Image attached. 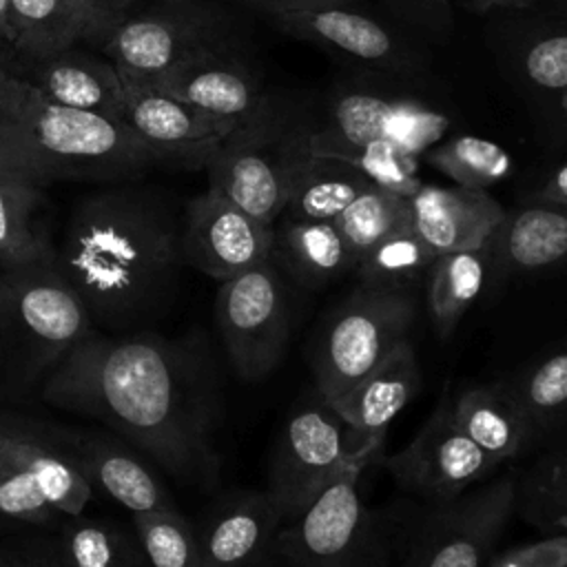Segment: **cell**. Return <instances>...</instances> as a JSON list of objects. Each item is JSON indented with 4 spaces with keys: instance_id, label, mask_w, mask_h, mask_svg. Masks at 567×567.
I'll return each mask as SVG.
<instances>
[{
    "instance_id": "cell-1",
    "label": "cell",
    "mask_w": 567,
    "mask_h": 567,
    "mask_svg": "<svg viewBox=\"0 0 567 567\" xmlns=\"http://www.w3.org/2000/svg\"><path fill=\"white\" fill-rule=\"evenodd\" d=\"M38 392L58 410L104 423L184 483L208 489L219 478L221 394L199 334L95 330L44 377Z\"/></svg>"
},
{
    "instance_id": "cell-2",
    "label": "cell",
    "mask_w": 567,
    "mask_h": 567,
    "mask_svg": "<svg viewBox=\"0 0 567 567\" xmlns=\"http://www.w3.org/2000/svg\"><path fill=\"white\" fill-rule=\"evenodd\" d=\"M182 221L166 193L120 182L80 197L64 224L58 270L95 330H146L177 292Z\"/></svg>"
},
{
    "instance_id": "cell-3",
    "label": "cell",
    "mask_w": 567,
    "mask_h": 567,
    "mask_svg": "<svg viewBox=\"0 0 567 567\" xmlns=\"http://www.w3.org/2000/svg\"><path fill=\"white\" fill-rule=\"evenodd\" d=\"M120 120L62 106L13 71L0 75V168L51 182H135L157 166Z\"/></svg>"
},
{
    "instance_id": "cell-4",
    "label": "cell",
    "mask_w": 567,
    "mask_h": 567,
    "mask_svg": "<svg viewBox=\"0 0 567 567\" xmlns=\"http://www.w3.org/2000/svg\"><path fill=\"white\" fill-rule=\"evenodd\" d=\"M95 326L58 264L0 266V388L40 390Z\"/></svg>"
},
{
    "instance_id": "cell-5",
    "label": "cell",
    "mask_w": 567,
    "mask_h": 567,
    "mask_svg": "<svg viewBox=\"0 0 567 567\" xmlns=\"http://www.w3.org/2000/svg\"><path fill=\"white\" fill-rule=\"evenodd\" d=\"M383 443L357 450L295 514L281 520L275 554L284 567H392L394 538L361 494V474Z\"/></svg>"
},
{
    "instance_id": "cell-6",
    "label": "cell",
    "mask_w": 567,
    "mask_h": 567,
    "mask_svg": "<svg viewBox=\"0 0 567 567\" xmlns=\"http://www.w3.org/2000/svg\"><path fill=\"white\" fill-rule=\"evenodd\" d=\"M414 319L412 290L359 284L326 315L312 339L310 368L319 396L330 403L361 381L408 339Z\"/></svg>"
},
{
    "instance_id": "cell-7",
    "label": "cell",
    "mask_w": 567,
    "mask_h": 567,
    "mask_svg": "<svg viewBox=\"0 0 567 567\" xmlns=\"http://www.w3.org/2000/svg\"><path fill=\"white\" fill-rule=\"evenodd\" d=\"M228 13L210 0H155L126 13L102 49L124 80L146 84L188 58L224 47Z\"/></svg>"
},
{
    "instance_id": "cell-8",
    "label": "cell",
    "mask_w": 567,
    "mask_h": 567,
    "mask_svg": "<svg viewBox=\"0 0 567 567\" xmlns=\"http://www.w3.org/2000/svg\"><path fill=\"white\" fill-rule=\"evenodd\" d=\"M290 321L288 284L272 257L219 281L215 323L239 379L261 381L281 363Z\"/></svg>"
},
{
    "instance_id": "cell-9",
    "label": "cell",
    "mask_w": 567,
    "mask_h": 567,
    "mask_svg": "<svg viewBox=\"0 0 567 567\" xmlns=\"http://www.w3.org/2000/svg\"><path fill=\"white\" fill-rule=\"evenodd\" d=\"M363 445L368 443H359L317 392V399L299 403L286 416L270 454L264 492L286 518L301 509Z\"/></svg>"
},
{
    "instance_id": "cell-10",
    "label": "cell",
    "mask_w": 567,
    "mask_h": 567,
    "mask_svg": "<svg viewBox=\"0 0 567 567\" xmlns=\"http://www.w3.org/2000/svg\"><path fill=\"white\" fill-rule=\"evenodd\" d=\"M516 474L434 503L408 545L403 567H487L516 503Z\"/></svg>"
},
{
    "instance_id": "cell-11",
    "label": "cell",
    "mask_w": 567,
    "mask_h": 567,
    "mask_svg": "<svg viewBox=\"0 0 567 567\" xmlns=\"http://www.w3.org/2000/svg\"><path fill=\"white\" fill-rule=\"evenodd\" d=\"M383 467L396 487L430 503H445L492 476L501 463L485 454L454 421L445 394L421 430Z\"/></svg>"
},
{
    "instance_id": "cell-12",
    "label": "cell",
    "mask_w": 567,
    "mask_h": 567,
    "mask_svg": "<svg viewBox=\"0 0 567 567\" xmlns=\"http://www.w3.org/2000/svg\"><path fill=\"white\" fill-rule=\"evenodd\" d=\"M447 124L445 115L416 102L350 93L334 104L332 126L297 137L292 144L308 155L334 159L374 146H388L416 157L441 140Z\"/></svg>"
},
{
    "instance_id": "cell-13",
    "label": "cell",
    "mask_w": 567,
    "mask_h": 567,
    "mask_svg": "<svg viewBox=\"0 0 567 567\" xmlns=\"http://www.w3.org/2000/svg\"><path fill=\"white\" fill-rule=\"evenodd\" d=\"M179 246L186 266L226 281L272 257L275 226L257 221L208 186L184 208Z\"/></svg>"
},
{
    "instance_id": "cell-14",
    "label": "cell",
    "mask_w": 567,
    "mask_h": 567,
    "mask_svg": "<svg viewBox=\"0 0 567 567\" xmlns=\"http://www.w3.org/2000/svg\"><path fill=\"white\" fill-rule=\"evenodd\" d=\"M208 186L261 224L275 226L288 197V142L268 122L237 126L210 155Z\"/></svg>"
},
{
    "instance_id": "cell-15",
    "label": "cell",
    "mask_w": 567,
    "mask_h": 567,
    "mask_svg": "<svg viewBox=\"0 0 567 567\" xmlns=\"http://www.w3.org/2000/svg\"><path fill=\"white\" fill-rule=\"evenodd\" d=\"M120 120L151 148L159 164L182 168H206L224 137L237 128L230 120L128 80H124Z\"/></svg>"
},
{
    "instance_id": "cell-16",
    "label": "cell",
    "mask_w": 567,
    "mask_h": 567,
    "mask_svg": "<svg viewBox=\"0 0 567 567\" xmlns=\"http://www.w3.org/2000/svg\"><path fill=\"white\" fill-rule=\"evenodd\" d=\"M137 84V82H135ZM146 86L188 102L237 126L266 122L268 104L255 73L226 44L202 51Z\"/></svg>"
},
{
    "instance_id": "cell-17",
    "label": "cell",
    "mask_w": 567,
    "mask_h": 567,
    "mask_svg": "<svg viewBox=\"0 0 567 567\" xmlns=\"http://www.w3.org/2000/svg\"><path fill=\"white\" fill-rule=\"evenodd\" d=\"M281 514L266 492H233L217 501L199 527V567H252L275 549Z\"/></svg>"
},
{
    "instance_id": "cell-18",
    "label": "cell",
    "mask_w": 567,
    "mask_h": 567,
    "mask_svg": "<svg viewBox=\"0 0 567 567\" xmlns=\"http://www.w3.org/2000/svg\"><path fill=\"white\" fill-rule=\"evenodd\" d=\"M410 206L412 228L434 255L485 248L505 217L487 190L465 186L421 184Z\"/></svg>"
},
{
    "instance_id": "cell-19",
    "label": "cell",
    "mask_w": 567,
    "mask_h": 567,
    "mask_svg": "<svg viewBox=\"0 0 567 567\" xmlns=\"http://www.w3.org/2000/svg\"><path fill=\"white\" fill-rule=\"evenodd\" d=\"M419 388V359L414 346L405 339L361 381L330 401V408L359 443H383L388 425L416 396Z\"/></svg>"
},
{
    "instance_id": "cell-20",
    "label": "cell",
    "mask_w": 567,
    "mask_h": 567,
    "mask_svg": "<svg viewBox=\"0 0 567 567\" xmlns=\"http://www.w3.org/2000/svg\"><path fill=\"white\" fill-rule=\"evenodd\" d=\"M13 71L31 82L44 97L62 106L120 120L124 80L106 55L71 47L49 58L27 62L22 73L16 66Z\"/></svg>"
},
{
    "instance_id": "cell-21",
    "label": "cell",
    "mask_w": 567,
    "mask_h": 567,
    "mask_svg": "<svg viewBox=\"0 0 567 567\" xmlns=\"http://www.w3.org/2000/svg\"><path fill=\"white\" fill-rule=\"evenodd\" d=\"M69 452L91 485L104 489L131 514L175 507L162 481L124 447L120 436L71 427Z\"/></svg>"
},
{
    "instance_id": "cell-22",
    "label": "cell",
    "mask_w": 567,
    "mask_h": 567,
    "mask_svg": "<svg viewBox=\"0 0 567 567\" xmlns=\"http://www.w3.org/2000/svg\"><path fill=\"white\" fill-rule=\"evenodd\" d=\"M9 16L13 24L11 47L27 62L49 58L80 42L102 47L115 27L82 0H9Z\"/></svg>"
},
{
    "instance_id": "cell-23",
    "label": "cell",
    "mask_w": 567,
    "mask_h": 567,
    "mask_svg": "<svg viewBox=\"0 0 567 567\" xmlns=\"http://www.w3.org/2000/svg\"><path fill=\"white\" fill-rule=\"evenodd\" d=\"M556 204L505 213L487 241V252L507 272L532 275L567 261V210Z\"/></svg>"
},
{
    "instance_id": "cell-24",
    "label": "cell",
    "mask_w": 567,
    "mask_h": 567,
    "mask_svg": "<svg viewBox=\"0 0 567 567\" xmlns=\"http://www.w3.org/2000/svg\"><path fill=\"white\" fill-rule=\"evenodd\" d=\"M372 182L354 166L334 157L299 151L288 142V197L281 217L332 221Z\"/></svg>"
},
{
    "instance_id": "cell-25",
    "label": "cell",
    "mask_w": 567,
    "mask_h": 567,
    "mask_svg": "<svg viewBox=\"0 0 567 567\" xmlns=\"http://www.w3.org/2000/svg\"><path fill=\"white\" fill-rule=\"evenodd\" d=\"M527 430V447L567 430V341L498 381Z\"/></svg>"
},
{
    "instance_id": "cell-26",
    "label": "cell",
    "mask_w": 567,
    "mask_h": 567,
    "mask_svg": "<svg viewBox=\"0 0 567 567\" xmlns=\"http://www.w3.org/2000/svg\"><path fill=\"white\" fill-rule=\"evenodd\" d=\"M277 221L272 259L297 284L317 288L354 272L357 257L334 221L290 217Z\"/></svg>"
},
{
    "instance_id": "cell-27",
    "label": "cell",
    "mask_w": 567,
    "mask_h": 567,
    "mask_svg": "<svg viewBox=\"0 0 567 567\" xmlns=\"http://www.w3.org/2000/svg\"><path fill=\"white\" fill-rule=\"evenodd\" d=\"M268 18L288 35L332 47L361 60H385L394 53L392 33L352 7H288L270 11Z\"/></svg>"
},
{
    "instance_id": "cell-28",
    "label": "cell",
    "mask_w": 567,
    "mask_h": 567,
    "mask_svg": "<svg viewBox=\"0 0 567 567\" xmlns=\"http://www.w3.org/2000/svg\"><path fill=\"white\" fill-rule=\"evenodd\" d=\"M38 567H151L137 536L100 518H66L58 536L27 551Z\"/></svg>"
},
{
    "instance_id": "cell-29",
    "label": "cell",
    "mask_w": 567,
    "mask_h": 567,
    "mask_svg": "<svg viewBox=\"0 0 567 567\" xmlns=\"http://www.w3.org/2000/svg\"><path fill=\"white\" fill-rule=\"evenodd\" d=\"M44 186L0 168V266L58 264V248L38 224Z\"/></svg>"
},
{
    "instance_id": "cell-30",
    "label": "cell",
    "mask_w": 567,
    "mask_h": 567,
    "mask_svg": "<svg viewBox=\"0 0 567 567\" xmlns=\"http://www.w3.org/2000/svg\"><path fill=\"white\" fill-rule=\"evenodd\" d=\"M456 425L501 465L527 450V430L523 416L501 388L474 385L452 399Z\"/></svg>"
},
{
    "instance_id": "cell-31",
    "label": "cell",
    "mask_w": 567,
    "mask_h": 567,
    "mask_svg": "<svg viewBox=\"0 0 567 567\" xmlns=\"http://www.w3.org/2000/svg\"><path fill=\"white\" fill-rule=\"evenodd\" d=\"M487 246L434 257L427 270V310L441 337L452 334L481 297L487 281Z\"/></svg>"
},
{
    "instance_id": "cell-32",
    "label": "cell",
    "mask_w": 567,
    "mask_h": 567,
    "mask_svg": "<svg viewBox=\"0 0 567 567\" xmlns=\"http://www.w3.org/2000/svg\"><path fill=\"white\" fill-rule=\"evenodd\" d=\"M514 512L543 534L567 532V439L540 454L518 478Z\"/></svg>"
},
{
    "instance_id": "cell-33",
    "label": "cell",
    "mask_w": 567,
    "mask_h": 567,
    "mask_svg": "<svg viewBox=\"0 0 567 567\" xmlns=\"http://www.w3.org/2000/svg\"><path fill=\"white\" fill-rule=\"evenodd\" d=\"M332 221L359 259L381 239L412 228L410 197L372 184Z\"/></svg>"
},
{
    "instance_id": "cell-34",
    "label": "cell",
    "mask_w": 567,
    "mask_h": 567,
    "mask_svg": "<svg viewBox=\"0 0 567 567\" xmlns=\"http://www.w3.org/2000/svg\"><path fill=\"white\" fill-rule=\"evenodd\" d=\"M434 257L436 255L421 241L414 228H403L361 255L354 275L361 286L412 290V286L427 275Z\"/></svg>"
},
{
    "instance_id": "cell-35",
    "label": "cell",
    "mask_w": 567,
    "mask_h": 567,
    "mask_svg": "<svg viewBox=\"0 0 567 567\" xmlns=\"http://www.w3.org/2000/svg\"><path fill=\"white\" fill-rule=\"evenodd\" d=\"M427 162L456 186L487 190L507 177L512 168L509 155L492 140L476 135H456L430 151Z\"/></svg>"
},
{
    "instance_id": "cell-36",
    "label": "cell",
    "mask_w": 567,
    "mask_h": 567,
    "mask_svg": "<svg viewBox=\"0 0 567 567\" xmlns=\"http://www.w3.org/2000/svg\"><path fill=\"white\" fill-rule=\"evenodd\" d=\"M133 529L151 567H199L195 527L177 507L137 512Z\"/></svg>"
},
{
    "instance_id": "cell-37",
    "label": "cell",
    "mask_w": 567,
    "mask_h": 567,
    "mask_svg": "<svg viewBox=\"0 0 567 567\" xmlns=\"http://www.w3.org/2000/svg\"><path fill=\"white\" fill-rule=\"evenodd\" d=\"M62 445H69V443H62ZM31 450H27L24 454L7 463H0V523L13 520V523L47 525V523H58L60 518V514L44 498L33 472L24 463V456Z\"/></svg>"
},
{
    "instance_id": "cell-38",
    "label": "cell",
    "mask_w": 567,
    "mask_h": 567,
    "mask_svg": "<svg viewBox=\"0 0 567 567\" xmlns=\"http://www.w3.org/2000/svg\"><path fill=\"white\" fill-rule=\"evenodd\" d=\"M69 430L58 423L0 410V463H7L42 443H69Z\"/></svg>"
},
{
    "instance_id": "cell-39",
    "label": "cell",
    "mask_w": 567,
    "mask_h": 567,
    "mask_svg": "<svg viewBox=\"0 0 567 567\" xmlns=\"http://www.w3.org/2000/svg\"><path fill=\"white\" fill-rule=\"evenodd\" d=\"M525 75L540 89H567V33L549 35L532 44L523 60Z\"/></svg>"
},
{
    "instance_id": "cell-40",
    "label": "cell",
    "mask_w": 567,
    "mask_h": 567,
    "mask_svg": "<svg viewBox=\"0 0 567 567\" xmlns=\"http://www.w3.org/2000/svg\"><path fill=\"white\" fill-rule=\"evenodd\" d=\"M487 567H567V532L492 554Z\"/></svg>"
},
{
    "instance_id": "cell-41",
    "label": "cell",
    "mask_w": 567,
    "mask_h": 567,
    "mask_svg": "<svg viewBox=\"0 0 567 567\" xmlns=\"http://www.w3.org/2000/svg\"><path fill=\"white\" fill-rule=\"evenodd\" d=\"M239 4H248L252 9H259L261 13H270L275 9H288V7H317V4H341V7H357L359 0H233Z\"/></svg>"
},
{
    "instance_id": "cell-42",
    "label": "cell",
    "mask_w": 567,
    "mask_h": 567,
    "mask_svg": "<svg viewBox=\"0 0 567 567\" xmlns=\"http://www.w3.org/2000/svg\"><path fill=\"white\" fill-rule=\"evenodd\" d=\"M540 202L567 208V162L545 184V188L540 190Z\"/></svg>"
},
{
    "instance_id": "cell-43",
    "label": "cell",
    "mask_w": 567,
    "mask_h": 567,
    "mask_svg": "<svg viewBox=\"0 0 567 567\" xmlns=\"http://www.w3.org/2000/svg\"><path fill=\"white\" fill-rule=\"evenodd\" d=\"M95 11H100L104 18H109L113 24H117L133 7L135 0H82Z\"/></svg>"
},
{
    "instance_id": "cell-44",
    "label": "cell",
    "mask_w": 567,
    "mask_h": 567,
    "mask_svg": "<svg viewBox=\"0 0 567 567\" xmlns=\"http://www.w3.org/2000/svg\"><path fill=\"white\" fill-rule=\"evenodd\" d=\"M476 11H489V9H525L532 7V0H465Z\"/></svg>"
},
{
    "instance_id": "cell-45",
    "label": "cell",
    "mask_w": 567,
    "mask_h": 567,
    "mask_svg": "<svg viewBox=\"0 0 567 567\" xmlns=\"http://www.w3.org/2000/svg\"><path fill=\"white\" fill-rule=\"evenodd\" d=\"M0 42H13V24L9 16V0H0Z\"/></svg>"
},
{
    "instance_id": "cell-46",
    "label": "cell",
    "mask_w": 567,
    "mask_h": 567,
    "mask_svg": "<svg viewBox=\"0 0 567 567\" xmlns=\"http://www.w3.org/2000/svg\"><path fill=\"white\" fill-rule=\"evenodd\" d=\"M0 567H38L33 563V558L24 551V554H18L16 558H7V560H0Z\"/></svg>"
},
{
    "instance_id": "cell-47",
    "label": "cell",
    "mask_w": 567,
    "mask_h": 567,
    "mask_svg": "<svg viewBox=\"0 0 567 567\" xmlns=\"http://www.w3.org/2000/svg\"><path fill=\"white\" fill-rule=\"evenodd\" d=\"M252 567H284V563L279 560V556H277L275 549H272V554H268L264 560H259V563L252 565Z\"/></svg>"
},
{
    "instance_id": "cell-48",
    "label": "cell",
    "mask_w": 567,
    "mask_h": 567,
    "mask_svg": "<svg viewBox=\"0 0 567 567\" xmlns=\"http://www.w3.org/2000/svg\"><path fill=\"white\" fill-rule=\"evenodd\" d=\"M7 66H9V62H7V55L0 51V75L4 73V69H7Z\"/></svg>"
},
{
    "instance_id": "cell-49",
    "label": "cell",
    "mask_w": 567,
    "mask_h": 567,
    "mask_svg": "<svg viewBox=\"0 0 567 567\" xmlns=\"http://www.w3.org/2000/svg\"><path fill=\"white\" fill-rule=\"evenodd\" d=\"M532 2H536V0H532ZM549 2H558V4H567V0H549Z\"/></svg>"
},
{
    "instance_id": "cell-50",
    "label": "cell",
    "mask_w": 567,
    "mask_h": 567,
    "mask_svg": "<svg viewBox=\"0 0 567 567\" xmlns=\"http://www.w3.org/2000/svg\"><path fill=\"white\" fill-rule=\"evenodd\" d=\"M0 44H2V42H0Z\"/></svg>"
}]
</instances>
